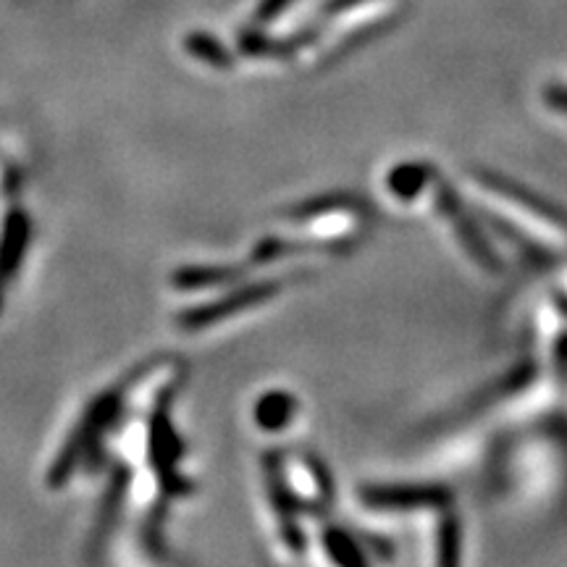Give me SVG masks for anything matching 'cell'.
<instances>
[{"instance_id":"cell-5","label":"cell","mask_w":567,"mask_h":567,"mask_svg":"<svg viewBox=\"0 0 567 567\" xmlns=\"http://www.w3.org/2000/svg\"><path fill=\"white\" fill-rule=\"evenodd\" d=\"M326 547H329L334 563L339 559V565L342 567H363V557H360V551L352 549V542L344 534L326 536Z\"/></svg>"},{"instance_id":"cell-3","label":"cell","mask_w":567,"mask_h":567,"mask_svg":"<svg viewBox=\"0 0 567 567\" xmlns=\"http://www.w3.org/2000/svg\"><path fill=\"white\" fill-rule=\"evenodd\" d=\"M266 292H271L268 287H258V289H247V292L231 297V300H224V302H216V305H208V308H200L195 310V313H187V318H184V326H193V329H200V326H208V323H216L221 321V318L229 316V310L234 313V310L239 308H247V305H255L258 300H264Z\"/></svg>"},{"instance_id":"cell-4","label":"cell","mask_w":567,"mask_h":567,"mask_svg":"<svg viewBox=\"0 0 567 567\" xmlns=\"http://www.w3.org/2000/svg\"><path fill=\"white\" fill-rule=\"evenodd\" d=\"M292 410H295L292 396L268 394L258 402V410H255V415H258V423L264 425V429L279 431L289 423V415H292Z\"/></svg>"},{"instance_id":"cell-2","label":"cell","mask_w":567,"mask_h":567,"mask_svg":"<svg viewBox=\"0 0 567 567\" xmlns=\"http://www.w3.org/2000/svg\"><path fill=\"white\" fill-rule=\"evenodd\" d=\"M365 502L379 509H410V507H429L444 502L442 488H417V486H402V488H371L365 492Z\"/></svg>"},{"instance_id":"cell-1","label":"cell","mask_w":567,"mask_h":567,"mask_svg":"<svg viewBox=\"0 0 567 567\" xmlns=\"http://www.w3.org/2000/svg\"><path fill=\"white\" fill-rule=\"evenodd\" d=\"M471 187L478 200L486 208H492V213H496L509 229H517V234L528 237L544 250H567V218L557 216L530 195L517 193V187H509L507 182L494 179V176H473Z\"/></svg>"}]
</instances>
